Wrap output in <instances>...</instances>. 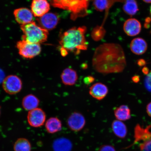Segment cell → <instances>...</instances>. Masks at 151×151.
Instances as JSON below:
<instances>
[{"mask_svg":"<svg viewBox=\"0 0 151 151\" xmlns=\"http://www.w3.org/2000/svg\"><path fill=\"white\" fill-rule=\"evenodd\" d=\"M89 0H50L51 4L56 8L70 13V18L74 20L88 14Z\"/></svg>","mask_w":151,"mask_h":151,"instance_id":"3957f363","label":"cell"},{"mask_svg":"<svg viewBox=\"0 0 151 151\" xmlns=\"http://www.w3.org/2000/svg\"><path fill=\"white\" fill-rule=\"evenodd\" d=\"M130 48L133 53L141 55L146 51L147 44L144 39L138 37L132 40L130 44Z\"/></svg>","mask_w":151,"mask_h":151,"instance_id":"2e32d148","label":"cell"},{"mask_svg":"<svg viewBox=\"0 0 151 151\" xmlns=\"http://www.w3.org/2000/svg\"><path fill=\"white\" fill-rule=\"evenodd\" d=\"M19 53L22 58L31 59L40 54L41 51L40 44L33 43L22 40L17 43Z\"/></svg>","mask_w":151,"mask_h":151,"instance_id":"8992f818","label":"cell"},{"mask_svg":"<svg viewBox=\"0 0 151 151\" xmlns=\"http://www.w3.org/2000/svg\"><path fill=\"white\" fill-rule=\"evenodd\" d=\"M67 123L68 127L72 131L78 132L84 128L86 120L82 113L75 112L70 115L68 118Z\"/></svg>","mask_w":151,"mask_h":151,"instance_id":"30bf717a","label":"cell"},{"mask_svg":"<svg viewBox=\"0 0 151 151\" xmlns=\"http://www.w3.org/2000/svg\"><path fill=\"white\" fill-rule=\"evenodd\" d=\"M46 118L44 111L38 107L29 111L27 116L28 124L32 127L35 128L43 126L46 122Z\"/></svg>","mask_w":151,"mask_h":151,"instance_id":"ba28073f","label":"cell"},{"mask_svg":"<svg viewBox=\"0 0 151 151\" xmlns=\"http://www.w3.org/2000/svg\"><path fill=\"white\" fill-rule=\"evenodd\" d=\"M22 86L21 80L15 75H10L5 77L2 83L4 90L9 94L19 93L22 89Z\"/></svg>","mask_w":151,"mask_h":151,"instance_id":"52a82bcc","label":"cell"},{"mask_svg":"<svg viewBox=\"0 0 151 151\" xmlns=\"http://www.w3.org/2000/svg\"><path fill=\"white\" fill-rule=\"evenodd\" d=\"M5 78L4 73L3 71L0 69V83H3Z\"/></svg>","mask_w":151,"mask_h":151,"instance_id":"f546056e","label":"cell"},{"mask_svg":"<svg viewBox=\"0 0 151 151\" xmlns=\"http://www.w3.org/2000/svg\"><path fill=\"white\" fill-rule=\"evenodd\" d=\"M38 25L44 29L50 31L54 29L60 20L58 15L53 13H48L37 19Z\"/></svg>","mask_w":151,"mask_h":151,"instance_id":"9c48e42d","label":"cell"},{"mask_svg":"<svg viewBox=\"0 0 151 151\" xmlns=\"http://www.w3.org/2000/svg\"><path fill=\"white\" fill-rule=\"evenodd\" d=\"M112 127L115 135L120 138H124L127 134V129L125 124L121 121H113Z\"/></svg>","mask_w":151,"mask_h":151,"instance_id":"ffe728a7","label":"cell"},{"mask_svg":"<svg viewBox=\"0 0 151 151\" xmlns=\"http://www.w3.org/2000/svg\"><path fill=\"white\" fill-rule=\"evenodd\" d=\"M114 114L117 120L126 121L131 118V110L127 105H122L114 109Z\"/></svg>","mask_w":151,"mask_h":151,"instance_id":"44dd1931","label":"cell"},{"mask_svg":"<svg viewBox=\"0 0 151 151\" xmlns=\"http://www.w3.org/2000/svg\"><path fill=\"white\" fill-rule=\"evenodd\" d=\"M109 89L105 85L101 83H97L91 86L89 94L92 97L101 101L104 98L108 93Z\"/></svg>","mask_w":151,"mask_h":151,"instance_id":"5bb4252c","label":"cell"},{"mask_svg":"<svg viewBox=\"0 0 151 151\" xmlns=\"http://www.w3.org/2000/svg\"><path fill=\"white\" fill-rule=\"evenodd\" d=\"M31 8L34 16L39 18L48 13L50 5L47 0H33Z\"/></svg>","mask_w":151,"mask_h":151,"instance_id":"7c38bea8","label":"cell"},{"mask_svg":"<svg viewBox=\"0 0 151 151\" xmlns=\"http://www.w3.org/2000/svg\"><path fill=\"white\" fill-rule=\"evenodd\" d=\"M105 33L106 31L103 26H97L92 31V37L94 40L99 41L104 37Z\"/></svg>","mask_w":151,"mask_h":151,"instance_id":"d4e9b609","label":"cell"},{"mask_svg":"<svg viewBox=\"0 0 151 151\" xmlns=\"http://www.w3.org/2000/svg\"><path fill=\"white\" fill-rule=\"evenodd\" d=\"M144 85L146 89L151 92V70L146 75L144 80Z\"/></svg>","mask_w":151,"mask_h":151,"instance_id":"484cf974","label":"cell"},{"mask_svg":"<svg viewBox=\"0 0 151 151\" xmlns=\"http://www.w3.org/2000/svg\"><path fill=\"white\" fill-rule=\"evenodd\" d=\"M124 11L126 14L133 16L137 14L139 10L136 0H123Z\"/></svg>","mask_w":151,"mask_h":151,"instance_id":"603a6c76","label":"cell"},{"mask_svg":"<svg viewBox=\"0 0 151 151\" xmlns=\"http://www.w3.org/2000/svg\"><path fill=\"white\" fill-rule=\"evenodd\" d=\"M150 14H151V7H150Z\"/></svg>","mask_w":151,"mask_h":151,"instance_id":"e575fe53","label":"cell"},{"mask_svg":"<svg viewBox=\"0 0 151 151\" xmlns=\"http://www.w3.org/2000/svg\"><path fill=\"white\" fill-rule=\"evenodd\" d=\"M143 73H145V74L147 75L149 73V70L147 68H145L143 69Z\"/></svg>","mask_w":151,"mask_h":151,"instance_id":"1f68e13d","label":"cell"},{"mask_svg":"<svg viewBox=\"0 0 151 151\" xmlns=\"http://www.w3.org/2000/svg\"><path fill=\"white\" fill-rule=\"evenodd\" d=\"M132 80L134 82H137L139 80V78L137 76H134L132 78Z\"/></svg>","mask_w":151,"mask_h":151,"instance_id":"4dcf8cb0","label":"cell"},{"mask_svg":"<svg viewBox=\"0 0 151 151\" xmlns=\"http://www.w3.org/2000/svg\"><path fill=\"white\" fill-rule=\"evenodd\" d=\"M95 80L94 77L91 76H86L84 79V83L87 85H88L92 83Z\"/></svg>","mask_w":151,"mask_h":151,"instance_id":"83f0119b","label":"cell"},{"mask_svg":"<svg viewBox=\"0 0 151 151\" xmlns=\"http://www.w3.org/2000/svg\"><path fill=\"white\" fill-rule=\"evenodd\" d=\"M123 0H94L93 5L96 10L102 12L108 11L111 6L116 2H123Z\"/></svg>","mask_w":151,"mask_h":151,"instance_id":"7402d4cb","label":"cell"},{"mask_svg":"<svg viewBox=\"0 0 151 151\" xmlns=\"http://www.w3.org/2000/svg\"><path fill=\"white\" fill-rule=\"evenodd\" d=\"M151 125L143 128L139 124L134 129L133 144H139L141 151H151Z\"/></svg>","mask_w":151,"mask_h":151,"instance_id":"5b68a950","label":"cell"},{"mask_svg":"<svg viewBox=\"0 0 151 151\" xmlns=\"http://www.w3.org/2000/svg\"><path fill=\"white\" fill-rule=\"evenodd\" d=\"M86 31V27L83 26L71 28L62 34L59 41L62 56H67L69 52L78 54L81 51L87 50L88 44L85 37Z\"/></svg>","mask_w":151,"mask_h":151,"instance_id":"7a4b0ae2","label":"cell"},{"mask_svg":"<svg viewBox=\"0 0 151 151\" xmlns=\"http://www.w3.org/2000/svg\"><path fill=\"white\" fill-rule=\"evenodd\" d=\"M99 151H116L114 147L111 145H104L99 149Z\"/></svg>","mask_w":151,"mask_h":151,"instance_id":"4316f807","label":"cell"},{"mask_svg":"<svg viewBox=\"0 0 151 151\" xmlns=\"http://www.w3.org/2000/svg\"><path fill=\"white\" fill-rule=\"evenodd\" d=\"M14 15L17 22L21 25L34 22L33 13L27 8L22 7L15 9Z\"/></svg>","mask_w":151,"mask_h":151,"instance_id":"8fae6325","label":"cell"},{"mask_svg":"<svg viewBox=\"0 0 151 151\" xmlns=\"http://www.w3.org/2000/svg\"><path fill=\"white\" fill-rule=\"evenodd\" d=\"M52 147L54 151H71L73 144L69 139L60 137L54 141Z\"/></svg>","mask_w":151,"mask_h":151,"instance_id":"e0dca14e","label":"cell"},{"mask_svg":"<svg viewBox=\"0 0 151 151\" xmlns=\"http://www.w3.org/2000/svg\"><path fill=\"white\" fill-rule=\"evenodd\" d=\"M14 150V151H31V143L27 139L20 138L15 142Z\"/></svg>","mask_w":151,"mask_h":151,"instance_id":"cb8c5ba5","label":"cell"},{"mask_svg":"<svg viewBox=\"0 0 151 151\" xmlns=\"http://www.w3.org/2000/svg\"><path fill=\"white\" fill-rule=\"evenodd\" d=\"M146 110L147 114H148V116L151 117V102L147 105Z\"/></svg>","mask_w":151,"mask_h":151,"instance_id":"f1b7e54d","label":"cell"},{"mask_svg":"<svg viewBox=\"0 0 151 151\" xmlns=\"http://www.w3.org/2000/svg\"><path fill=\"white\" fill-rule=\"evenodd\" d=\"M39 103V99L32 94L25 96L22 101V107L25 110L29 111L38 108Z\"/></svg>","mask_w":151,"mask_h":151,"instance_id":"ac0fdd59","label":"cell"},{"mask_svg":"<svg viewBox=\"0 0 151 151\" xmlns=\"http://www.w3.org/2000/svg\"><path fill=\"white\" fill-rule=\"evenodd\" d=\"M92 65L94 70L101 74L122 72L126 65L122 47L117 43H113L99 45L94 52Z\"/></svg>","mask_w":151,"mask_h":151,"instance_id":"6da1fadb","label":"cell"},{"mask_svg":"<svg viewBox=\"0 0 151 151\" xmlns=\"http://www.w3.org/2000/svg\"><path fill=\"white\" fill-rule=\"evenodd\" d=\"M124 30L129 36L133 37L140 32L141 26L140 22L134 18L128 19L124 24Z\"/></svg>","mask_w":151,"mask_h":151,"instance_id":"4fadbf2b","label":"cell"},{"mask_svg":"<svg viewBox=\"0 0 151 151\" xmlns=\"http://www.w3.org/2000/svg\"><path fill=\"white\" fill-rule=\"evenodd\" d=\"M1 107H0V116H1Z\"/></svg>","mask_w":151,"mask_h":151,"instance_id":"836d02e7","label":"cell"},{"mask_svg":"<svg viewBox=\"0 0 151 151\" xmlns=\"http://www.w3.org/2000/svg\"><path fill=\"white\" fill-rule=\"evenodd\" d=\"M20 28L23 33L22 40L39 44L47 40L48 31L41 27L35 22L22 25Z\"/></svg>","mask_w":151,"mask_h":151,"instance_id":"277c9868","label":"cell"},{"mask_svg":"<svg viewBox=\"0 0 151 151\" xmlns=\"http://www.w3.org/2000/svg\"><path fill=\"white\" fill-rule=\"evenodd\" d=\"M45 128L47 132L50 134L59 132L62 128L61 121L57 117L50 118L46 122Z\"/></svg>","mask_w":151,"mask_h":151,"instance_id":"d6986e66","label":"cell"},{"mask_svg":"<svg viewBox=\"0 0 151 151\" xmlns=\"http://www.w3.org/2000/svg\"><path fill=\"white\" fill-rule=\"evenodd\" d=\"M145 2L148 3H151V0H143Z\"/></svg>","mask_w":151,"mask_h":151,"instance_id":"d6a6232c","label":"cell"},{"mask_svg":"<svg viewBox=\"0 0 151 151\" xmlns=\"http://www.w3.org/2000/svg\"><path fill=\"white\" fill-rule=\"evenodd\" d=\"M61 77L63 83L66 86H68L75 85L78 78L77 72L69 68L64 70L61 73Z\"/></svg>","mask_w":151,"mask_h":151,"instance_id":"9a60e30c","label":"cell"}]
</instances>
